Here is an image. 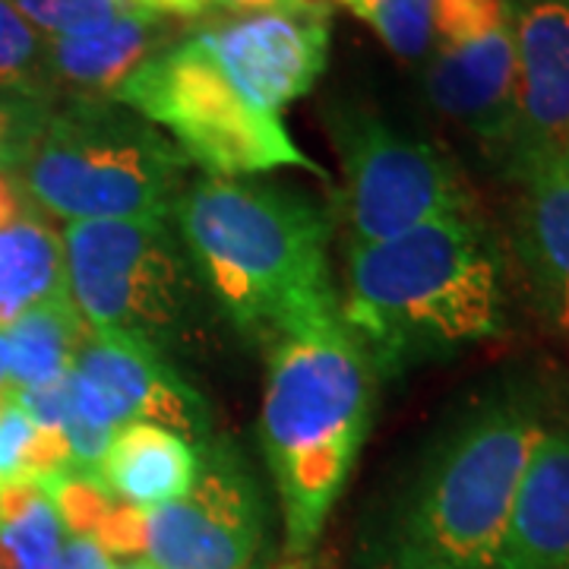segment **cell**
I'll return each instance as SVG.
<instances>
[{
	"label": "cell",
	"mask_w": 569,
	"mask_h": 569,
	"mask_svg": "<svg viewBox=\"0 0 569 569\" xmlns=\"http://www.w3.org/2000/svg\"><path fill=\"white\" fill-rule=\"evenodd\" d=\"M39 485L58 509L63 531L73 535V538H96L102 522L108 519V512L118 503V497L104 488L96 475L77 471V468H67V471L51 475V478H41Z\"/></svg>",
	"instance_id": "603a6c76"
},
{
	"label": "cell",
	"mask_w": 569,
	"mask_h": 569,
	"mask_svg": "<svg viewBox=\"0 0 569 569\" xmlns=\"http://www.w3.org/2000/svg\"><path fill=\"white\" fill-rule=\"evenodd\" d=\"M516 247L548 323L569 339V159L519 178Z\"/></svg>",
	"instance_id": "2e32d148"
},
{
	"label": "cell",
	"mask_w": 569,
	"mask_h": 569,
	"mask_svg": "<svg viewBox=\"0 0 569 569\" xmlns=\"http://www.w3.org/2000/svg\"><path fill=\"white\" fill-rule=\"evenodd\" d=\"M298 7H301V10H310V7H320V10H332V7H336V0H298Z\"/></svg>",
	"instance_id": "1f68e13d"
},
{
	"label": "cell",
	"mask_w": 569,
	"mask_h": 569,
	"mask_svg": "<svg viewBox=\"0 0 569 569\" xmlns=\"http://www.w3.org/2000/svg\"><path fill=\"white\" fill-rule=\"evenodd\" d=\"M0 383H10V351L3 342V332H0Z\"/></svg>",
	"instance_id": "4dcf8cb0"
},
{
	"label": "cell",
	"mask_w": 569,
	"mask_h": 569,
	"mask_svg": "<svg viewBox=\"0 0 569 569\" xmlns=\"http://www.w3.org/2000/svg\"><path fill=\"white\" fill-rule=\"evenodd\" d=\"M500 569H569V425H548L512 503Z\"/></svg>",
	"instance_id": "9a60e30c"
},
{
	"label": "cell",
	"mask_w": 569,
	"mask_h": 569,
	"mask_svg": "<svg viewBox=\"0 0 569 569\" xmlns=\"http://www.w3.org/2000/svg\"><path fill=\"white\" fill-rule=\"evenodd\" d=\"M332 140L342 156L348 238L367 247L447 216H471L475 197L462 171L433 142L406 137L367 111H339Z\"/></svg>",
	"instance_id": "ba28073f"
},
{
	"label": "cell",
	"mask_w": 569,
	"mask_h": 569,
	"mask_svg": "<svg viewBox=\"0 0 569 569\" xmlns=\"http://www.w3.org/2000/svg\"><path fill=\"white\" fill-rule=\"evenodd\" d=\"M193 488L146 512V557L152 569H253L263 545V500L241 452L200 443Z\"/></svg>",
	"instance_id": "30bf717a"
},
{
	"label": "cell",
	"mask_w": 569,
	"mask_h": 569,
	"mask_svg": "<svg viewBox=\"0 0 569 569\" xmlns=\"http://www.w3.org/2000/svg\"><path fill=\"white\" fill-rule=\"evenodd\" d=\"M67 291L89 329L133 336L159 351L183 346L203 313V284L164 219L67 222Z\"/></svg>",
	"instance_id": "52a82bcc"
},
{
	"label": "cell",
	"mask_w": 569,
	"mask_h": 569,
	"mask_svg": "<svg viewBox=\"0 0 569 569\" xmlns=\"http://www.w3.org/2000/svg\"><path fill=\"white\" fill-rule=\"evenodd\" d=\"M86 332L89 326L70 295L29 307L3 329V342L10 351V383L29 389L67 377L73 370Z\"/></svg>",
	"instance_id": "d6986e66"
},
{
	"label": "cell",
	"mask_w": 569,
	"mask_h": 569,
	"mask_svg": "<svg viewBox=\"0 0 569 569\" xmlns=\"http://www.w3.org/2000/svg\"><path fill=\"white\" fill-rule=\"evenodd\" d=\"M0 92L54 104L48 39L13 7V0H0Z\"/></svg>",
	"instance_id": "44dd1931"
},
{
	"label": "cell",
	"mask_w": 569,
	"mask_h": 569,
	"mask_svg": "<svg viewBox=\"0 0 569 569\" xmlns=\"http://www.w3.org/2000/svg\"><path fill=\"white\" fill-rule=\"evenodd\" d=\"M332 10H266L200 26L209 51L250 102L279 114L305 99L329 61Z\"/></svg>",
	"instance_id": "7c38bea8"
},
{
	"label": "cell",
	"mask_w": 569,
	"mask_h": 569,
	"mask_svg": "<svg viewBox=\"0 0 569 569\" xmlns=\"http://www.w3.org/2000/svg\"><path fill=\"white\" fill-rule=\"evenodd\" d=\"M58 569H114V560L92 538H73V535H67V545H63Z\"/></svg>",
	"instance_id": "4316f807"
},
{
	"label": "cell",
	"mask_w": 569,
	"mask_h": 569,
	"mask_svg": "<svg viewBox=\"0 0 569 569\" xmlns=\"http://www.w3.org/2000/svg\"><path fill=\"white\" fill-rule=\"evenodd\" d=\"M541 399L503 387L427 456L399 516L389 569H500L512 503L541 433Z\"/></svg>",
	"instance_id": "277c9868"
},
{
	"label": "cell",
	"mask_w": 569,
	"mask_h": 569,
	"mask_svg": "<svg viewBox=\"0 0 569 569\" xmlns=\"http://www.w3.org/2000/svg\"><path fill=\"white\" fill-rule=\"evenodd\" d=\"M174 39V20L137 7L99 32L48 39V80L54 104L114 99L123 82Z\"/></svg>",
	"instance_id": "5bb4252c"
},
{
	"label": "cell",
	"mask_w": 569,
	"mask_h": 569,
	"mask_svg": "<svg viewBox=\"0 0 569 569\" xmlns=\"http://www.w3.org/2000/svg\"><path fill=\"white\" fill-rule=\"evenodd\" d=\"M114 569H152V567H149V563H142V560H140V563H114Z\"/></svg>",
	"instance_id": "d6a6232c"
},
{
	"label": "cell",
	"mask_w": 569,
	"mask_h": 569,
	"mask_svg": "<svg viewBox=\"0 0 569 569\" xmlns=\"http://www.w3.org/2000/svg\"><path fill=\"white\" fill-rule=\"evenodd\" d=\"M13 7L44 39L89 36L133 10L127 0H13Z\"/></svg>",
	"instance_id": "cb8c5ba5"
},
{
	"label": "cell",
	"mask_w": 569,
	"mask_h": 569,
	"mask_svg": "<svg viewBox=\"0 0 569 569\" xmlns=\"http://www.w3.org/2000/svg\"><path fill=\"white\" fill-rule=\"evenodd\" d=\"M197 468L200 452L181 433L146 421H130L111 437L96 478L118 500L149 512L181 500L197 481Z\"/></svg>",
	"instance_id": "e0dca14e"
},
{
	"label": "cell",
	"mask_w": 569,
	"mask_h": 569,
	"mask_svg": "<svg viewBox=\"0 0 569 569\" xmlns=\"http://www.w3.org/2000/svg\"><path fill=\"white\" fill-rule=\"evenodd\" d=\"M0 569H10V560H7V553L0 550Z\"/></svg>",
	"instance_id": "836d02e7"
},
{
	"label": "cell",
	"mask_w": 569,
	"mask_h": 569,
	"mask_svg": "<svg viewBox=\"0 0 569 569\" xmlns=\"http://www.w3.org/2000/svg\"><path fill=\"white\" fill-rule=\"evenodd\" d=\"M67 531L36 478L0 481V550L10 569H58Z\"/></svg>",
	"instance_id": "ffe728a7"
},
{
	"label": "cell",
	"mask_w": 569,
	"mask_h": 569,
	"mask_svg": "<svg viewBox=\"0 0 569 569\" xmlns=\"http://www.w3.org/2000/svg\"><path fill=\"white\" fill-rule=\"evenodd\" d=\"M187 164L159 127L114 99L58 102L20 164V183L67 222L168 219Z\"/></svg>",
	"instance_id": "5b68a950"
},
{
	"label": "cell",
	"mask_w": 569,
	"mask_h": 569,
	"mask_svg": "<svg viewBox=\"0 0 569 569\" xmlns=\"http://www.w3.org/2000/svg\"><path fill=\"white\" fill-rule=\"evenodd\" d=\"M367 22L399 61H425L433 36V0H336Z\"/></svg>",
	"instance_id": "7402d4cb"
},
{
	"label": "cell",
	"mask_w": 569,
	"mask_h": 569,
	"mask_svg": "<svg viewBox=\"0 0 569 569\" xmlns=\"http://www.w3.org/2000/svg\"><path fill=\"white\" fill-rule=\"evenodd\" d=\"M137 10H149L168 20H197L212 13V0H127Z\"/></svg>",
	"instance_id": "83f0119b"
},
{
	"label": "cell",
	"mask_w": 569,
	"mask_h": 569,
	"mask_svg": "<svg viewBox=\"0 0 569 569\" xmlns=\"http://www.w3.org/2000/svg\"><path fill=\"white\" fill-rule=\"evenodd\" d=\"M54 104L0 92V171H13L26 162L41 127L51 118Z\"/></svg>",
	"instance_id": "d4e9b609"
},
{
	"label": "cell",
	"mask_w": 569,
	"mask_h": 569,
	"mask_svg": "<svg viewBox=\"0 0 569 569\" xmlns=\"http://www.w3.org/2000/svg\"><path fill=\"white\" fill-rule=\"evenodd\" d=\"M206 298L247 339L276 346L339 323L332 222L298 190L253 178L187 183L171 209Z\"/></svg>",
	"instance_id": "6da1fadb"
},
{
	"label": "cell",
	"mask_w": 569,
	"mask_h": 569,
	"mask_svg": "<svg viewBox=\"0 0 569 569\" xmlns=\"http://www.w3.org/2000/svg\"><path fill=\"white\" fill-rule=\"evenodd\" d=\"M567 159H569V156H567Z\"/></svg>",
	"instance_id": "e575fe53"
},
{
	"label": "cell",
	"mask_w": 569,
	"mask_h": 569,
	"mask_svg": "<svg viewBox=\"0 0 569 569\" xmlns=\"http://www.w3.org/2000/svg\"><path fill=\"white\" fill-rule=\"evenodd\" d=\"M114 102L162 127L206 178H257L282 168L326 174L301 152L279 114L247 99L209 51L203 36L174 39L114 92Z\"/></svg>",
	"instance_id": "8992f818"
},
{
	"label": "cell",
	"mask_w": 569,
	"mask_h": 569,
	"mask_svg": "<svg viewBox=\"0 0 569 569\" xmlns=\"http://www.w3.org/2000/svg\"><path fill=\"white\" fill-rule=\"evenodd\" d=\"M73 370L102 392L121 425L146 421L174 430L190 443L209 440V402L156 346L121 332L89 329Z\"/></svg>",
	"instance_id": "4fadbf2b"
},
{
	"label": "cell",
	"mask_w": 569,
	"mask_h": 569,
	"mask_svg": "<svg viewBox=\"0 0 569 569\" xmlns=\"http://www.w3.org/2000/svg\"><path fill=\"white\" fill-rule=\"evenodd\" d=\"M425 61L430 104L503 164L516 102L509 0H433Z\"/></svg>",
	"instance_id": "9c48e42d"
},
{
	"label": "cell",
	"mask_w": 569,
	"mask_h": 569,
	"mask_svg": "<svg viewBox=\"0 0 569 569\" xmlns=\"http://www.w3.org/2000/svg\"><path fill=\"white\" fill-rule=\"evenodd\" d=\"M26 190H22L20 178L13 171H0V228L17 222L22 212H29L26 206Z\"/></svg>",
	"instance_id": "f1b7e54d"
},
{
	"label": "cell",
	"mask_w": 569,
	"mask_h": 569,
	"mask_svg": "<svg viewBox=\"0 0 569 569\" xmlns=\"http://www.w3.org/2000/svg\"><path fill=\"white\" fill-rule=\"evenodd\" d=\"M212 10H224L231 17L266 13V10H301L298 0H212Z\"/></svg>",
	"instance_id": "f546056e"
},
{
	"label": "cell",
	"mask_w": 569,
	"mask_h": 569,
	"mask_svg": "<svg viewBox=\"0 0 569 569\" xmlns=\"http://www.w3.org/2000/svg\"><path fill=\"white\" fill-rule=\"evenodd\" d=\"M516 102L503 168L512 181L569 156V0H509Z\"/></svg>",
	"instance_id": "8fae6325"
},
{
	"label": "cell",
	"mask_w": 569,
	"mask_h": 569,
	"mask_svg": "<svg viewBox=\"0 0 569 569\" xmlns=\"http://www.w3.org/2000/svg\"><path fill=\"white\" fill-rule=\"evenodd\" d=\"M507 307L503 253L475 212L348 250L339 317L373 377L500 339Z\"/></svg>",
	"instance_id": "7a4b0ae2"
},
{
	"label": "cell",
	"mask_w": 569,
	"mask_h": 569,
	"mask_svg": "<svg viewBox=\"0 0 569 569\" xmlns=\"http://www.w3.org/2000/svg\"><path fill=\"white\" fill-rule=\"evenodd\" d=\"M61 295H70L61 234L29 209L0 228V332L29 307Z\"/></svg>",
	"instance_id": "ac0fdd59"
},
{
	"label": "cell",
	"mask_w": 569,
	"mask_h": 569,
	"mask_svg": "<svg viewBox=\"0 0 569 569\" xmlns=\"http://www.w3.org/2000/svg\"><path fill=\"white\" fill-rule=\"evenodd\" d=\"M114 563H140L146 557V509L118 500L92 538Z\"/></svg>",
	"instance_id": "484cf974"
},
{
	"label": "cell",
	"mask_w": 569,
	"mask_h": 569,
	"mask_svg": "<svg viewBox=\"0 0 569 569\" xmlns=\"http://www.w3.org/2000/svg\"><path fill=\"white\" fill-rule=\"evenodd\" d=\"M373 380L342 320L269 348L260 440L291 557L317 548L329 509L346 490L370 430Z\"/></svg>",
	"instance_id": "3957f363"
}]
</instances>
